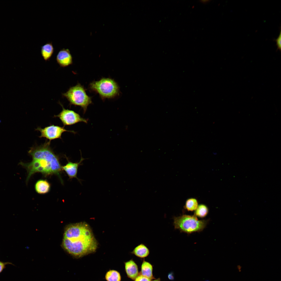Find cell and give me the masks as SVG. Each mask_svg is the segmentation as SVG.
I'll list each match as a JSON object with an SVG mask.
<instances>
[{
    "instance_id": "6da1fadb",
    "label": "cell",
    "mask_w": 281,
    "mask_h": 281,
    "mask_svg": "<svg viewBox=\"0 0 281 281\" xmlns=\"http://www.w3.org/2000/svg\"><path fill=\"white\" fill-rule=\"evenodd\" d=\"M50 142L46 140L43 144L30 148L28 152L32 157L31 161L29 163L21 162L19 163L27 171L26 183L31 177L37 173H41L46 176L56 175L63 183L60 174L62 170V166L59 157L50 147Z\"/></svg>"
},
{
    "instance_id": "7a4b0ae2",
    "label": "cell",
    "mask_w": 281,
    "mask_h": 281,
    "mask_svg": "<svg viewBox=\"0 0 281 281\" xmlns=\"http://www.w3.org/2000/svg\"><path fill=\"white\" fill-rule=\"evenodd\" d=\"M63 246L69 254L77 258L95 252L97 244L90 227L86 224L71 238H64Z\"/></svg>"
},
{
    "instance_id": "3957f363",
    "label": "cell",
    "mask_w": 281,
    "mask_h": 281,
    "mask_svg": "<svg viewBox=\"0 0 281 281\" xmlns=\"http://www.w3.org/2000/svg\"><path fill=\"white\" fill-rule=\"evenodd\" d=\"M173 225L175 229L181 232L191 234L203 231L209 221L208 220H199L195 215L186 214L173 217Z\"/></svg>"
},
{
    "instance_id": "277c9868",
    "label": "cell",
    "mask_w": 281,
    "mask_h": 281,
    "mask_svg": "<svg viewBox=\"0 0 281 281\" xmlns=\"http://www.w3.org/2000/svg\"><path fill=\"white\" fill-rule=\"evenodd\" d=\"M62 95L67 99L71 105L80 106L85 113L88 106L92 103L91 98L86 93L83 87L79 84L71 87Z\"/></svg>"
},
{
    "instance_id": "5b68a950",
    "label": "cell",
    "mask_w": 281,
    "mask_h": 281,
    "mask_svg": "<svg viewBox=\"0 0 281 281\" xmlns=\"http://www.w3.org/2000/svg\"><path fill=\"white\" fill-rule=\"evenodd\" d=\"M90 87L104 99L113 98L119 93V87L117 83L109 78H103L99 81H93L90 84Z\"/></svg>"
},
{
    "instance_id": "8992f818",
    "label": "cell",
    "mask_w": 281,
    "mask_h": 281,
    "mask_svg": "<svg viewBox=\"0 0 281 281\" xmlns=\"http://www.w3.org/2000/svg\"><path fill=\"white\" fill-rule=\"evenodd\" d=\"M36 131H39L41 135L40 138H45L48 139L49 141L55 139H61L62 133L65 132H68L75 133L76 132L73 131L66 130L64 127H61L54 125H51L43 128L38 127L35 129Z\"/></svg>"
},
{
    "instance_id": "52a82bcc",
    "label": "cell",
    "mask_w": 281,
    "mask_h": 281,
    "mask_svg": "<svg viewBox=\"0 0 281 281\" xmlns=\"http://www.w3.org/2000/svg\"><path fill=\"white\" fill-rule=\"evenodd\" d=\"M60 104L62 110L58 114L55 115L54 117L58 118L64 126L72 125L81 122L87 123V119L81 117L79 114L73 111L66 109L61 104Z\"/></svg>"
},
{
    "instance_id": "ba28073f",
    "label": "cell",
    "mask_w": 281,
    "mask_h": 281,
    "mask_svg": "<svg viewBox=\"0 0 281 281\" xmlns=\"http://www.w3.org/2000/svg\"><path fill=\"white\" fill-rule=\"evenodd\" d=\"M81 153V157L79 161L76 162H73L70 161L66 158L67 163L66 165L62 166V170H64L67 173L70 179L75 178L80 183L82 180L79 179L77 176L78 168L80 166L83 165L82 162L86 159L82 157Z\"/></svg>"
},
{
    "instance_id": "9c48e42d",
    "label": "cell",
    "mask_w": 281,
    "mask_h": 281,
    "mask_svg": "<svg viewBox=\"0 0 281 281\" xmlns=\"http://www.w3.org/2000/svg\"><path fill=\"white\" fill-rule=\"evenodd\" d=\"M56 60L60 66L65 67L72 63V58L68 49L63 48L58 52L56 57Z\"/></svg>"
},
{
    "instance_id": "30bf717a",
    "label": "cell",
    "mask_w": 281,
    "mask_h": 281,
    "mask_svg": "<svg viewBox=\"0 0 281 281\" xmlns=\"http://www.w3.org/2000/svg\"><path fill=\"white\" fill-rule=\"evenodd\" d=\"M125 269L127 276L133 280H135L138 275L137 265L131 259L125 263Z\"/></svg>"
},
{
    "instance_id": "8fae6325",
    "label": "cell",
    "mask_w": 281,
    "mask_h": 281,
    "mask_svg": "<svg viewBox=\"0 0 281 281\" xmlns=\"http://www.w3.org/2000/svg\"><path fill=\"white\" fill-rule=\"evenodd\" d=\"M131 253L138 257L144 258L148 256L150 251L145 244L141 243L136 246Z\"/></svg>"
},
{
    "instance_id": "7c38bea8",
    "label": "cell",
    "mask_w": 281,
    "mask_h": 281,
    "mask_svg": "<svg viewBox=\"0 0 281 281\" xmlns=\"http://www.w3.org/2000/svg\"><path fill=\"white\" fill-rule=\"evenodd\" d=\"M35 187V191L37 193L40 194H44L49 191L50 185L46 180H40L36 182Z\"/></svg>"
},
{
    "instance_id": "4fadbf2b",
    "label": "cell",
    "mask_w": 281,
    "mask_h": 281,
    "mask_svg": "<svg viewBox=\"0 0 281 281\" xmlns=\"http://www.w3.org/2000/svg\"><path fill=\"white\" fill-rule=\"evenodd\" d=\"M54 52V48L52 42H47L41 47V55L46 61L50 59Z\"/></svg>"
},
{
    "instance_id": "5bb4252c",
    "label": "cell",
    "mask_w": 281,
    "mask_h": 281,
    "mask_svg": "<svg viewBox=\"0 0 281 281\" xmlns=\"http://www.w3.org/2000/svg\"><path fill=\"white\" fill-rule=\"evenodd\" d=\"M152 266L149 262L143 260L141 267V274L151 279L153 278Z\"/></svg>"
},
{
    "instance_id": "9a60e30c",
    "label": "cell",
    "mask_w": 281,
    "mask_h": 281,
    "mask_svg": "<svg viewBox=\"0 0 281 281\" xmlns=\"http://www.w3.org/2000/svg\"><path fill=\"white\" fill-rule=\"evenodd\" d=\"M208 212L209 209L204 204H201L198 205L195 211L194 215L197 217L203 218L207 216Z\"/></svg>"
},
{
    "instance_id": "2e32d148",
    "label": "cell",
    "mask_w": 281,
    "mask_h": 281,
    "mask_svg": "<svg viewBox=\"0 0 281 281\" xmlns=\"http://www.w3.org/2000/svg\"><path fill=\"white\" fill-rule=\"evenodd\" d=\"M107 281H120L121 277L120 273L114 270L108 271L105 275Z\"/></svg>"
},
{
    "instance_id": "e0dca14e",
    "label": "cell",
    "mask_w": 281,
    "mask_h": 281,
    "mask_svg": "<svg viewBox=\"0 0 281 281\" xmlns=\"http://www.w3.org/2000/svg\"><path fill=\"white\" fill-rule=\"evenodd\" d=\"M198 206L197 200L195 198H191L186 200L184 207L187 211L192 212L196 210Z\"/></svg>"
},
{
    "instance_id": "ac0fdd59",
    "label": "cell",
    "mask_w": 281,
    "mask_h": 281,
    "mask_svg": "<svg viewBox=\"0 0 281 281\" xmlns=\"http://www.w3.org/2000/svg\"><path fill=\"white\" fill-rule=\"evenodd\" d=\"M274 40L276 42V45L277 47V51L279 49L280 51L281 50V29L280 27V34L278 38L276 39H274Z\"/></svg>"
},
{
    "instance_id": "d6986e66",
    "label": "cell",
    "mask_w": 281,
    "mask_h": 281,
    "mask_svg": "<svg viewBox=\"0 0 281 281\" xmlns=\"http://www.w3.org/2000/svg\"><path fill=\"white\" fill-rule=\"evenodd\" d=\"M151 279L141 274L138 275L135 281H151Z\"/></svg>"
},
{
    "instance_id": "ffe728a7",
    "label": "cell",
    "mask_w": 281,
    "mask_h": 281,
    "mask_svg": "<svg viewBox=\"0 0 281 281\" xmlns=\"http://www.w3.org/2000/svg\"><path fill=\"white\" fill-rule=\"evenodd\" d=\"M12 264L9 262H4L0 261V273L5 268L6 265Z\"/></svg>"
},
{
    "instance_id": "44dd1931",
    "label": "cell",
    "mask_w": 281,
    "mask_h": 281,
    "mask_svg": "<svg viewBox=\"0 0 281 281\" xmlns=\"http://www.w3.org/2000/svg\"><path fill=\"white\" fill-rule=\"evenodd\" d=\"M168 277L170 279H173V276L171 274H169L168 275Z\"/></svg>"
},
{
    "instance_id": "7402d4cb",
    "label": "cell",
    "mask_w": 281,
    "mask_h": 281,
    "mask_svg": "<svg viewBox=\"0 0 281 281\" xmlns=\"http://www.w3.org/2000/svg\"><path fill=\"white\" fill-rule=\"evenodd\" d=\"M237 269H238V270L240 272V271H241V266H240V265H238L237 266Z\"/></svg>"
},
{
    "instance_id": "603a6c76",
    "label": "cell",
    "mask_w": 281,
    "mask_h": 281,
    "mask_svg": "<svg viewBox=\"0 0 281 281\" xmlns=\"http://www.w3.org/2000/svg\"><path fill=\"white\" fill-rule=\"evenodd\" d=\"M152 281H160V279H157Z\"/></svg>"
}]
</instances>
